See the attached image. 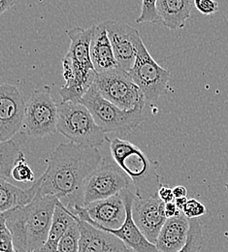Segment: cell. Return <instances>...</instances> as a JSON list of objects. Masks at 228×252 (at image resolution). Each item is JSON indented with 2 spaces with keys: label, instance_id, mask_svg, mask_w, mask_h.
<instances>
[{
  "label": "cell",
  "instance_id": "obj_1",
  "mask_svg": "<svg viewBox=\"0 0 228 252\" xmlns=\"http://www.w3.org/2000/svg\"><path fill=\"white\" fill-rule=\"evenodd\" d=\"M103 158L98 148L75 143L60 144L48 159V167L37 180L39 195H52L72 212L84 207V189Z\"/></svg>",
  "mask_w": 228,
  "mask_h": 252
},
{
  "label": "cell",
  "instance_id": "obj_2",
  "mask_svg": "<svg viewBox=\"0 0 228 252\" xmlns=\"http://www.w3.org/2000/svg\"><path fill=\"white\" fill-rule=\"evenodd\" d=\"M59 202L55 196L37 194L31 204L1 213L13 236L15 252L43 249Z\"/></svg>",
  "mask_w": 228,
  "mask_h": 252
},
{
  "label": "cell",
  "instance_id": "obj_3",
  "mask_svg": "<svg viewBox=\"0 0 228 252\" xmlns=\"http://www.w3.org/2000/svg\"><path fill=\"white\" fill-rule=\"evenodd\" d=\"M110 151L116 164L130 177L135 195L141 198L159 197L163 186L159 175L160 164L151 160L137 146L127 140L114 138L110 140Z\"/></svg>",
  "mask_w": 228,
  "mask_h": 252
},
{
  "label": "cell",
  "instance_id": "obj_4",
  "mask_svg": "<svg viewBox=\"0 0 228 252\" xmlns=\"http://www.w3.org/2000/svg\"><path fill=\"white\" fill-rule=\"evenodd\" d=\"M58 132L70 142L98 148L107 141L106 132L98 126L90 110L80 102L63 101L58 104Z\"/></svg>",
  "mask_w": 228,
  "mask_h": 252
},
{
  "label": "cell",
  "instance_id": "obj_5",
  "mask_svg": "<svg viewBox=\"0 0 228 252\" xmlns=\"http://www.w3.org/2000/svg\"><path fill=\"white\" fill-rule=\"evenodd\" d=\"M80 103L92 113L95 121L106 133H130L141 125L144 120L146 103L131 111H124L106 100L94 85L84 95Z\"/></svg>",
  "mask_w": 228,
  "mask_h": 252
},
{
  "label": "cell",
  "instance_id": "obj_6",
  "mask_svg": "<svg viewBox=\"0 0 228 252\" xmlns=\"http://www.w3.org/2000/svg\"><path fill=\"white\" fill-rule=\"evenodd\" d=\"M137 56L130 75L139 87L147 102L154 103L168 91L171 72L164 69L147 50L141 36L136 43Z\"/></svg>",
  "mask_w": 228,
  "mask_h": 252
},
{
  "label": "cell",
  "instance_id": "obj_7",
  "mask_svg": "<svg viewBox=\"0 0 228 252\" xmlns=\"http://www.w3.org/2000/svg\"><path fill=\"white\" fill-rule=\"evenodd\" d=\"M95 86L106 100L124 111H131L139 105L147 103L130 73L120 66L98 73Z\"/></svg>",
  "mask_w": 228,
  "mask_h": 252
},
{
  "label": "cell",
  "instance_id": "obj_8",
  "mask_svg": "<svg viewBox=\"0 0 228 252\" xmlns=\"http://www.w3.org/2000/svg\"><path fill=\"white\" fill-rule=\"evenodd\" d=\"M58 104L51 96V88L33 92L27 102L24 132L33 138H44L58 132Z\"/></svg>",
  "mask_w": 228,
  "mask_h": 252
},
{
  "label": "cell",
  "instance_id": "obj_9",
  "mask_svg": "<svg viewBox=\"0 0 228 252\" xmlns=\"http://www.w3.org/2000/svg\"><path fill=\"white\" fill-rule=\"evenodd\" d=\"M127 189H134L130 177L113 160L103 159L89 177L84 189V207L113 197Z\"/></svg>",
  "mask_w": 228,
  "mask_h": 252
},
{
  "label": "cell",
  "instance_id": "obj_10",
  "mask_svg": "<svg viewBox=\"0 0 228 252\" xmlns=\"http://www.w3.org/2000/svg\"><path fill=\"white\" fill-rule=\"evenodd\" d=\"M74 213L80 220L87 221L98 229H120L127 220L125 191L113 197L76 207Z\"/></svg>",
  "mask_w": 228,
  "mask_h": 252
},
{
  "label": "cell",
  "instance_id": "obj_11",
  "mask_svg": "<svg viewBox=\"0 0 228 252\" xmlns=\"http://www.w3.org/2000/svg\"><path fill=\"white\" fill-rule=\"evenodd\" d=\"M27 103L17 87H0V141L12 140L23 129Z\"/></svg>",
  "mask_w": 228,
  "mask_h": 252
},
{
  "label": "cell",
  "instance_id": "obj_12",
  "mask_svg": "<svg viewBox=\"0 0 228 252\" xmlns=\"http://www.w3.org/2000/svg\"><path fill=\"white\" fill-rule=\"evenodd\" d=\"M165 203L159 197L141 198L136 195L132 201V218L144 236L156 245L163 225L167 220Z\"/></svg>",
  "mask_w": 228,
  "mask_h": 252
},
{
  "label": "cell",
  "instance_id": "obj_13",
  "mask_svg": "<svg viewBox=\"0 0 228 252\" xmlns=\"http://www.w3.org/2000/svg\"><path fill=\"white\" fill-rule=\"evenodd\" d=\"M103 23L108 32L117 62L120 67L130 72L136 61V43L140 33L138 30L124 22L105 21Z\"/></svg>",
  "mask_w": 228,
  "mask_h": 252
},
{
  "label": "cell",
  "instance_id": "obj_14",
  "mask_svg": "<svg viewBox=\"0 0 228 252\" xmlns=\"http://www.w3.org/2000/svg\"><path fill=\"white\" fill-rule=\"evenodd\" d=\"M63 74L65 85L59 93L63 101L71 102H80L95 85L98 77L96 69L81 66L67 56L63 60Z\"/></svg>",
  "mask_w": 228,
  "mask_h": 252
},
{
  "label": "cell",
  "instance_id": "obj_15",
  "mask_svg": "<svg viewBox=\"0 0 228 252\" xmlns=\"http://www.w3.org/2000/svg\"><path fill=\"white\" fill-rule=\"evenodd\" d=\"M80 225L79 252H129L130 250L113 234L98 229L77 217Z\"/></svg>",
  "mask_w": 228,
  "mask_h": 252
},
{
  "label": "cell",
  "instance_id": "obj_16",
  "mask_svg": "<svg viewBox=\"0 0 228 252\" xmlns=\"http://www.w3.org/2000/svg\"><path fill=\"white\" fill-rule=\"evenodd\" d=\"M135 195L134 189L125 190L127 206V220L118 230L101 229L119 238L132 252H161L156 245L152 244L137 227L132 218V201Z\"/></svg>",
  "mask_w": 228,
  "mask_h": 252
},
{
  "label": "cell",
  "instance_id": "obj_17",
  "mask_svg": "<svg viewBox=\"0 0 228 252\" xmlns=\"http://www.w3.org/2000/svg\"><path fill=\"white\" fill-rule=\"evenodd\" d=\"M190 232V220L182 213L167 219L159 235L156 246L161 252H178L187 243Z\"/></svg>",
  "mask_w": 228,
  "mask_h": 252
},
{
  "label": "cell",
  "instance_id": "obj_18",
  "mask_svg": "<svg viewBox=\"0 0 228 252\" xmlns=\"http://www.w3.org/2000/svg\"><path fill=\"white\" fill-rule=\"evenodd\" d=\"M91 59L98 73L119 67L104 23L95 26L91 45Z\"/></svg>",
  "mask_w": 228,
  "mask_h": 252
},
{
  "label": "cell",
  "instance_id": "obj_19",
  "mask_svg": "<svg viewBox=\"0 0 228 252\" xmlns=\"http://www.w3.org/2000/svg\"><path fill=\"white\" fill-rule=\"evenodd\" d=\"M195 7V0H158L163 26L171 31L184 29Z\"/></svg>",
  "mask_w": 228,
  "mask_h": 252
},
{
  "label": "cell",
  "instance_id": "obj_20",
  "mask_svg": "<svg viewBox=\"0 0 228 252\" xmlns=\"http://www.w3.org/2000/svg\"><path fill=\"white\" fill-rule=\"evenodd\" d=\"M94 32L95 26L87 30L76 27L67 32L71 43L66 56L74 63L91 69H95L91 59V45Z\"/></svg>",
  "mask_w": 228,
  "mask_h": 252
},
{
  "label": "cell",
  "instance_id": "obj_21",
  "mask_svg": "<svg viewBox=\"0 0 228 252\" xmlns=\"http://www.w3.org/2000/svg\"><path fill=\"white\" fill-rule=\"evenodd\" d=\"M39 183L36 181L29 189H20L7 181L0 180V212L4 213L31 204L38 194Z\"/></svg>",
  "mask_w": 228,
  "mask_h": 252
},
{
  "label": "cell",
  "instance_id": "obj_22",
  "mask_svg": "<svg viewBox=\"0 0 228 252\" xmlns=\"http://www.w3.org/2000/svg\"><path fill=\"white\" fill-rule=\"evenodd\" d=\"M75 220L76 215L70 212L61 202H59L55 210L48 240L42 249L43 252H58L61 240L65 236L68 228Z\"/></svg>",
  "mask_w": 228,
  "mask_h": 252
},
{
  "label": "cell",
  "instance_id": "obj_23",
  "mask_svg": "<svg viewBox=\"0 0 228 252\" xmlns=\"http://www.w3.org/2000/svg\"><path fill=\"white\" fill-rule=\"evenodd\" d=\"M20 153V144L14 139L0 143V180L9 182L12 178V170Z\"/></svg>",
  "mask_w": 228,
  "mask_h": 252
},
{
  "label": "cell",
  "instance_id": "obj_24",
  "mask_svg": "<svg viewBox=\"0 0 228 252\" xmlns=\"http://www.w3.org/2000/svg\"><path fill=\"white\" fill-rule=\"evenodd\" d=\"M80 238V225L76 216V220L71 224L60 242L58 252H79Z\"/></svg>",
  "mask_w": 228,
  "mask_h": 252
},
{
  "label": "cell",
  "instance_id": "obj_25",
  "mask_svg": "<svg viewBox=\"0 0 228 252\" xmlns=\"http://www.w3.org/2000/svg\"><path fill=\"white\" fill-rule=\"evenodd\" d=\"M203 230L197 219L190 220V232L186 245L178 252H198L203 244Z\"/></svg>",
  "mask_w": 228,
  "mask_h": 252
},
{
  "label": "cell",
  "instance_id": "obj_26",
  "mask_svg": "<svg viewBox=\"0 0 228 252\" xmlns=\"http://www.w3.org/2000/svg\"><path fill=\"white\" fill-rule=\"evenodd\" d=\"M12 178L19 183H35V175L32 167L29 165L25 154L20 153L18 159L12 170Z\"/></svg>",
  "mask_w": 228,
  "mask_h": 252
},
{
  "label": "cell",
  "instance_id": "obj_27",
  "mask_svg": "<svg viewBox=\"0 0 228 252\" xmlns=\"http://www.w3.org/2000/svg\"><path fill=\"white\" fill-rule=\"evenodd\" d=\"M137 24H157L163 25L162 18L158 12V0H142L141 15L136 20Z\"/></svg>",
  "mask_w": 228,
  "mask_h": 252
},
{
  "label": "cell",
  "instance_id": "obj_28",
  "mask_svg": "<svg viewBox=\"0 0 228 252\" xmlns=\"http://www.w3.org/2000/svg\"><path fill=\"white\" fill-rule=\"evenodd\" d=\"M0 252H16L13 236L8 229L5 220L0 216Z\"/></svg>",
  "mask_w": 228,
  "mask_h": 252
},
{
  "label": "cell",
  "instance_id": "obj_29",
  "mask_svg": "<svg viewBox=\"0 0 228 252\" xmlns=\"http://www.w3.org/2000/svg\"><path fill=\"white\" fill-rule=\"evenodd\" d=\"M183 213L189 220H195L206 215L207 210L206 207L198 200L190 199L185 206Z\"/></svg>",
  "mask_w": 228,
  "mask_h": 252
},
{
  "label": "cell",
  "instance_id": "obj_30",
  "mask_svg": "<svg viewBox=\"0 0 228 252\" xmlns=\"http://www.w3.org/2000/svg\"><path fill=\"white\" fill-rule=\"evenodd\" d=\"M196 9L203 15L210 16L219 11V3L215 0H195Z\"/></svg>",
  "mask_w": 228,
  "mask_h": 252
},
{
  "label": "cell",
  "instance_id": "obj_31",
  "mask_svg": "<svg viewBox=\"0 0 228 252\" xmlns=\"http://www.w3.org/2000/svg\"><path fill=\"white\" fill-rule=\"evenodd\" d=\"M159 198L165 204L171 203L175 201V197L173 194V189H170L168 186L163 185L159 190Z\"/></svg>",
  "mask_w": 228,
  "mask_h": 252
},
{
  "label": "cell",
  "instance_id": "obj_32",
  "mask_svg": "<svg viewBox=\"0 0 228 252\" xmlns=\"http://www.w3.org/2000/svg\"><path fill=\"white\" fill-rule=\"evenodd\" d=\"M164 213H165V216H166L167 219H171V218L180 216L183 212L180 211L177 208V206H176V204L174 202H171V203L165 204V206H164Z\"/></svg>",
  "mask_w": 228,
  "mask_h": 252
},
{
  "label": "cell",
  "instance_id": "obj_33",
  "mask_svg": "<svg viewBox=\"0 0 228 252\" xmlns=\"http://www.w3.org/2000/svg\"><path fill=\"white\" fill-rule=\"evenodd\" d=\"M173 194H174L175 199H177V198L187 197L188 190H187V189H186L185 187L178 186V187H176V188H174V189H173Z\"/></svg>",
  "mask_w": 228,
  "mask_h": 252
},
{
  "label": "cell",
  "instance_id": "obj_34",
  "mask_svg": "<svg viewBox=\"0 0 228 252\" xmlns=\"http://www.w3.org/2000/svg\"><path fill=\"white\" fill-rule=\"evenodd\" d=\"M15 4V0H0V14L5 13Z\"/></svg>",
  "mask_w": 228,
  "mask_h": 252
},
{
  "label": "cell",
  "instance_id": "obj_35",
  "mask_svg": "<svg viewBox=\"0 0 228 252\" xmlns=\"http://www.w3.org/2000/svg\"><path fill=\"white\" fill-rule=\"evenodd\" d=\"M188 201H189V200L187 199V197H183V198H177V199H175L174 203L176 204L177 208H178L180 211L183 212V210H184L185 206L187 205Z\"/></svg>",
  "mask_w": 228,
  "mask_h": 252
},
{
  "label": "cell",
  "instance_id": "obj_36",
  "mask_svg": "<svg viewBox=\"0 0 228 252\" xmlns=\"http://www.w3.org/2000/svg\"><path fill=\"white\" fill-rule=\"evenodd\" d=\"M43 252V250H42V249H40V250H37V251H34V252Z\"/></svg>",
  "mask_w": 228,
  "mask_h": 252
},
{
  "label": "cell",
  "instance_id": "obj_37",
  "mask_svg": "<svg viewBox=\"0 0 228 252\" xmlns=\"http://www.w3.org/2000/svg\"><path fill=\"white\" fill-rule=\"evenodd\" d=\"M226 189H227V190H228V183L227 184V185H226Z\"/></svg>",
  "mask_w": 228,
  "mask_h": 252
},
{
  "label": "cell",
  "instance_id": "obj_38",
  "mask_svg": "<svg viewBox=\"0 0 228 252\" xmlns=\"http://www.w3.org/2000/svg\"></svg>",
  "mask_w": 228,
  "mask_h": 252
}]
</instances>
